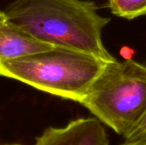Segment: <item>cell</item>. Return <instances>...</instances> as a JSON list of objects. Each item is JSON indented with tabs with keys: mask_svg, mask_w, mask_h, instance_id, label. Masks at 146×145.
<instances>
[{
	"mask_svg": "<svg viewBox=\"0 0 146 145\" xmlns=\"http://www.w3.org/2000/svg\"><path fill=\"white\" fill-rule=\"evenodd\" d=\"M6 145H20V144H6Z\"/></svg>",
	"mask_w": 146,
	"mask_h": 145,
	"instance_id": "9",
	"label": "cell"
},
{
	"mask_svg": "<svg viewBox=\"0 0 146 145\" xmlns=\"http://www.w3.org/2000/svg\"><path fill=\"white\" fill-rule=\"evenodd\" d=\"M80 103L125 138L146 112V66L133 59L107 62Z\"/></svg>",
	"mask_w": 146,
	"mask_h": 145,
	"instance_id": "3",
	"label": "cell"
},
{
	"mask_svg": "<svg viewBox=\"0 0 146 145\" xmlns=\"http://www.w3.org/2000/svg\"><path fill=\"white\" fill-rule=\"evenodd\" d=\"M121 145H146V135L133 140H126L125 143Z\"/></svg>",
	"mask_w": 146,
	"mask_h": 145,
	"instance_id": "8",
	"label": "cell"
},
{
	"mask_svg": "<svg viewBox=\"0 0 146 145\" xmlns=\"http://www.w3.org/2000/svg\"><path fill=\"white\" fill-rule=\"evenodd\" d=\"M108 7L115 15L127 20L146 15V0H108Z\"/></svg>",
	"mask_w": 146,
	"mask_h": 145,
	"instance_id": "6",
	"label": "cell"
},
{
	"mask_svg": "<svg viewBox=\"0 0 146 145\" xmlns=\"http://www.w3.org/2000/svg\"><path fill=\"white\" fill-rule=\"evenodd\" d=\"M146 135V112L135 127L125 138V140H133Z\"/></svg>",
	"mask_w": 146,
	"mask_h": 145,
	"instance_id": "7",
	"label": "cell"
},
{
	"mask_svg": "<svg viewBox=\"0 0 146 145\" xmlns=\"http://www.w3.org/2000/svg\"><path fill=\"white\" fill-rule=\"evenodd\" d=\"M98 9L95 3L84 0H15L4 12L42 42L109 62L115 58L104 45L102 32L110 19L101 16Z\"/></svg>",
	"mask_w": 146,
	"mask_h": 145,
	"instance_id": "1",
	"label": "cell"
},
{
	"mask_svg": "<svg viewBox=\"0 0 146 145\" xmlns=\"http://www.w3.org/2000/svg\"><path fill=\"white\" fill-rule=\"evenodd\" d=\"M34 145H110L104 127L97 118H80L64 127H49Z\"/></svg>",
	"mask_w": 146,
	"mask_h": 145,
	"instance_id": "4",
	"label": "cell"
},
{
	"mask_svg": "<svg viewBox=\"0 0 146 145\" xmlns=\"http://www.w3.org/2000/svg\"><path fill=\"white\" fill-rule=\"evenodd\" d=\"M106 63L91 54L55 46L0 62V75L80 103Z\"/></svg>",
	"mask_w": 146,
	"mask_h": 145,
	"instance_id": "2",
	"label": "cell"
},
{
	"mask_svg": "<svg viewBox=\"0 0 146 145\" xmlns=\"http://www.w3.org/2000/svg\"><path fill=\"white\" fill-rule=\"evenodd\" d=\"M53 45L33 37L0 11V62L16 59L52 49Z\"/></svg>",
	"mask_w": 146,
	"mask_h": 145,
	"instance_id": "5",
	"label": "cell"
}]
</instances>
